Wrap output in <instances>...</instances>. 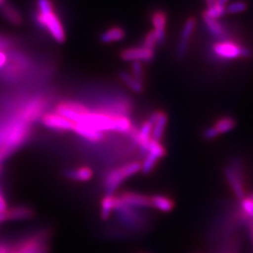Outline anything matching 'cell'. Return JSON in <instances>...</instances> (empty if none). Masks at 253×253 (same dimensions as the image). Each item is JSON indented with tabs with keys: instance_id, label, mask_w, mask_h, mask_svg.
Here are the masks:
<instances>
[{
	"instance_id": "1",
	"label": "cell",
	"mask_w": 253,
	"mask_h": 253,
	"mask_svg": "<svg viewBox=\"0 0 253 253\" xmlns=\"http://www.w3.org/2000/svg\"><path fill=\"white\" fill-rule=\"evenodd\" d=\"M31 134V125L13 117L0 124V149L10 155L26 143Z\"/></svg>"
},
{
	"instance_id": "2",
	"label": "cell",
	"mask_w": 253,
	"mask_h": 253,
	"mask_svg": "<svg viewBox=\"0 0 253 253\" xmlns=\"http://www.w3.org/2000/svg\"><path fill=\"white\" fill-rule=\"evenodd\" d=\"M139 172H141V163L139 162L126 163L117 169L109 171L103 179L105 193L115 194V191L124 181Z\"/></svg>"
},
{
	"instance_id": "3",
	"label": "cell",
	"mask_w": 253,
	"mask_h": 253,
	"mask_svg": "<svg viewBox=\"0 0 253 253\" xmlns=\"http://www.w3.org/2000/svg\"><path fill=\"white\" fill-rule=\"evenodd\" d=\"M75 123H80L100 131H115V115L104 112H87L81 115Z\"/></svg>"
},
{
	"instance_id": "4",
	"label": "cell",
	"mask_w": 253,
	"mask_h": 253,
	"mask_svg": "<svg viewBox=\"0 0 253 253\" xmlns=\"http://www.w3.org/2000/svg\"><path fill=\"white\" fill-rule=\"evenodd\" d=\"M224 175L229 184L230 189L233 191L235 198L239 201L244 199L246 196L245 190L244 175L242 163L238 159H233L231 164L224 169Z\"/></svg>"
},
{
	"instance_id": "5",
	"label": "cell",
	"mask_w": 253,
	"mask_h": 253,
	"mask_svg": "<svg viewBox=\"0 0 253 253\" xmlns=\"http://www.w3.org/2000/svg\"><path fill=\"white\" fill-rule=\"evenodd\" d=\"M212 51L221 60H233L251 56V51L245 46L230 40L218 41L212 46Z\"/></svg>"
},
{
	"instance_id": "6",
	"label": "cell",
	"mask_w": 253,
	"mask_h": 253,
	"mask_svg": "<svg viewBox=\"0 0 253 253\" xmlns=\"http://www.w3.org/2000/svg\"><path fill=\"white\" fill-rule=\"evenodd\" d=\"M47 100L42 97H35L27 101L21 108L17 110L15 118L31 125L33 122L41 119L45 114Z\"/></svg>"
},
{
	"instance_id": "7",
	"label": "cell",
	"mask_w": 253,
	"mask_h": 253,
	"mask_svg": "<svg viewBox=\"0 0 253 253\" xmlns=\"http://www.w3.org/2000/svg\"><path fill=\"white\" fill-rule=\"evenodd\" d=\"M36 20L40 26L44 27L50 32L51 36L53 37L57 42L63 43L66 41V34L63 26L57 15L54 13V10L46 13L38 12Z\"/></svg>"
},
{
	"instance_id": "8",
	"label": "cell",
	"mask_w": 253,
	"mask_h": 253,
	"mask_svg": "<svg viewBox=\"0 0 253 253\" xmlns=\"http://www.w3.org/2000/svg\"><path fill=\"white\" fill-rule=\"evenodd\" d=\"M89 111H90V109L88 108L86 105L80 103V102H73V101L59 102L54 108L55 113L73 121L74 123L77 121V119L81 115L85 114Z\"/></svg>"
},
{
	"instance_id": "9",
	"label": "cell",
	"mask_w": 253,
	"mask_h": 253,
	"mask_svg": "<svg viewBox=\"0 0 253 253\" xmlns=\"http://www.w3.org/2000/svg\"><path fill=\"white\" fill-rule=\"evenodd\" d=\"M41 122L47 128L57 131H73L75 124L73 121L64 118L55 112L43 114L41 118Z\"/></svg>"
},
{
	"instance_id": "10",
	"label": "cell",
	"mask_w": 253,
	"mask_h": 253,
	"mask_svg": "<svg viewBox=\"0 0 253 253\" xmlns=\"http://www.w3.org/2000/svg\"><path fill=\"white\" fill-rule=\"evenodd\" d=\"M155 51L147 49L144 46L127 48L123 50L119 56L124 61H132V62H150L154 58Z\"/></svg>"
},
{
	"instance_id": "11",
	"label": "cell",
	"mask_w": 253,
	"mask_h": 253,
	"mask_svg": "<svg viewBox=\"0 0 253 253\" xmlns=\"http://www.w3.org/2000/svg\"><path fill=\"white\" fill-rule=\"evenodd\" d=\"M196 27V19L194 17H190L186 21L184 24V27L181 32V38L178 46H177V51H176V55L178 58H183L189 48V42H190V37L192 35L194 29Z\"/></svg>"
},
{
	"instance_id": "12",
	"label": "cell",
	"mask_w": 253,
	"mask_h": 253,
	"mask_svg": "<svg viewBox=\"0 0 253 253\" xmlns=\"http://www.w3.org/2000/svg\"><path fill=\"white\" fill-rule=\"evenodd\" d=\"M120 200L130 208H150V196L137 193L133 191H124L118 194Z\"/></svg>"
},
{
	"instance_id": "13",
	"label": "cell",
	"mask_w": 253,
	"mask_h": 253,
	"mask_svg": "<svg viewBox=\"0 0 253 253\" xmlns=\"http://www.w3.org/2000/svg\"><path fill=\"white\" fill-rule=\"evenodd\" d=\"M149 119L153 123L151 137L154 140L161 142L168 123V116L163 111H155L149 117Z\"/></svg>"
},
{
	"instance_id": "14",
	"label": "cell",
	"mask_w": 253,
	"mask_h": 253,
	"mask_svg": "<svg viewBox=\"0 0 253 253\" xmlns=\"http://www.w3.org/2000/svg\"><path fill=\"white\" fill-rule=\"evenodd\" d=\"M151 22L154 27V34L156 37L157 44H163L165 41V26L167 22L166 13L162 10L155 11L151 16Z\"/></svg>"
},
{
	"instance_id": "15",
	"label": "cell",
	"mask_w": 253,
	"mask_h": 253,
	"mask_svg": "<svg viewBox=\"0 0 253 253\" xmlns=\"http://www.w3.org/2000/svg\"><path fill=\"white\" fill-rule=\"evenodd\" d=\"M202 18L207 27V29L212 36L215 37L216 39H218L219 41L226 40L227 36H228L226 28L218 20L210 18L204 12L202 14Z\"/></svg>"
},
{
	"instance_id": "16",
	"label": "cell",
	"mask_w": 253,
	"mask_h": 253,
	"mask_svg": "<svg viewBox=\"0 0 253 253\" xmlns=\"http://www.w3.org/2000/svg\"><path fill=\"white\" fill-rule=\"evenodd\" d=\"M77 135L80 136L82 138L89 141L91 143H99L102 141L104 138V135L102 132L98 131L90 126L80 124V123H75L73 130Z\"/></svg>"
},
{
	"instance_id": "17",
	"label": "cell",
	"mask_w": 253,
	"mask_h": 253,
	"mask_svg": "<svg viewBox=\"0 0 253 253\" xmlns=\"http://www.w3.org/2000/svg\"><path fill=\"white\" fill-rule=\"evenodd\" d=\"M174 207V201L168 196L161 194L150 196V208L157 209L163 213H169L173 210Z\"/></svg>"
},
{
	"instance_id": "18",
	"label": "cell",
	"mask_w": 253,
	"mask_h": 253,
	"mask_svg": "<svg viewBox=\"0 0 253 253\" xmlns=\"http://www.w3.org/2000/svg\"><path fill=\"white\" fill-rule=\"evenodd\" d=\"M35 212L32 208L19 206L14 208H9L6 211L7 220H27L34 217Z\"/></svg>"
},
{
	"instance_id": "19",
	"label": "cell",
	"mask_w": 253,
	"mask_h": 253,
	"mask_svg": "<svg viewBox=\"0 0 253 253\" xmlns=\"http://www.w3.org/2000/svg\"><path fill=\"white\" fill-rule=\"evenodd\" d=\"M94 172L89 166H80L65 172V176L69 179L78 182H86L93 178Z\"/></svg>"
},
{
	"instance_id": "20",
	"label": "cell",
	"mask_w": 253,
	"mask_h": 253,
	"mask_svg": "<svg viewBox=\"0 0 253 253\" xmlns=\"http://www.w3.org/2000/svg\"><path fill=\"white\" fill-rule=\"evenodd\" d=\"M115 194H107L102 197L100 201V218L102 220H108L112 213L115 211Z\"/></svg>"
},
{
	"instance_id": "21",
	"label": "cell",
	"mask_w": 253,
	"mask_h": 253,
	"mask_svg": "<svg viewBox=\"0 0 253 253\" xmlns=\"http://www.w3.org/2000/svg\"><path fill=\"white\" fill-rule=\"evenodd\" d=\"M126 37V32L121 27H113L107 31L103 32L100 37V41L102 43H112L118 42L124 40Z\"/></svg>"
},
{
	"instance_id": "22",
	"label": "cell",
	"mask_w": 253,
	"mask_h": 253,
	"mask_svg": "<svg viewBox=\"0 0 253 253\" xmlns=\"http://www.w3.org/2000/svg\"><path fill=\"white\" fill-rule=\"evenodd\" d=\"M236 126V120L233 117H221V118H217L215 122L214 127L216 128L218 134H224L231 130H233Z\"/></svg>"
},
{
	"instance_id": "23",
	"label": "cell",
	"mask_w": 253,
	"mask_h": 253,
	"mask_svg": "<svg viewBox=\"0 0 253 253\" xmlns=\"http://www.w3.org/2000/svg\"><path fill=\"white\" fill-rule=\"evenodd\" d=\"M0 11L3 15V17L7 19L10 24L14 26H20L23 23V19L21 14L19 13L16 9H14L12 6L8 5L7 3L4 4L2 7H0Z\"/></svg>"
},
{
	"instance_id": "24",
	"label": "cell",
	"mask_w": 253,
	"mask_h": 253,
	"mask_svg": "<svg viewBox=\"0 0 253 253\" xmlns=\"http://www.w3.org/2000/svg\"><path fill=\"white\" fill-rule=\"evenodd\" d=\"M119 78L123 82L126 86L134 93H142L144 91V84L143 83L138 81L131 74L126 73V72H120L119 73Z\"/></svg>"
},
{
	"instance_id": "25",
	"label": "cell",
	"mask_w": 253,
	"mask_h": 253,
	"mask_svg": "<svg viewBox=\"0 0 253 253\" xmlns=\"http://www.w3.org/2000/svg\"><path fill=\"white\" fill-rule=\"evenodd\" d=\"M146 153L152 154L155 157H157L158 159L161 160L162 158L166 156L167 150H166V148L164 147V145L161 142L156 141L154 139H151V141H150V143L148 145V147H147Z\"/></svg>"
},
{
	"instance_id": "26",
	"label": "cell",
	"mask_w": 253,
	"mask_h": 253,
	"mask_svg": "<svg viewBox=\"0 0 253 253\" xmlns=\"http://www.w3.org/2000/svg\"><path fill=\"white\" fill-rule=\"evenodd\" d=\"M159 161H160V159H158L152 154H145V160L143 163H141V172L145 174L150 173L155 169Z\"/></svg>"
},
{
	"instance_id": "27",
	"label": "cell",
	"mask_w": 253,
	"mask_h": 253,
	"mask_svg": "<svg viewBox=\"0 0 253 253\" xmlns=\"http://www.w3.org/2000/svg\"><path fill=\"white\" fill-rule=\"evenodd\" d=\"M204 13L206 15H208V17L213 19H217L218 20L221 17H223L227 13L226 7L225 6H220L218 4H215L211 7H208V9L204 11Z\"/></svg>"
},
{
	"instance_id": "28",
	"label": "cell",
	"mask_w": 253,
	"mask_h": 253,
	"mask_svg": "<svg viewBox=\"0 0 253 253\" xmlns=\"http://www.w3.org/2000/svg\"><path fill=\"white\" fill-rule=\"evenodd\" d=\"M247 9H248V4L247 2L242 0L231 2L226 6L227 13H230V14L241 13V12H244Z\"/></svg>"
},
{
	"instance_id": "29",
	"label": "cell",
	"mask_w": 253,
	"mask_h": 253,
	"mask_svg": "<svg viewBox=\"0 0 253 253\" xmlns=\"http://www.w3.org/2000/svg\"><path fill=\"white\" fill-rule=\"evenodd\" d=\"M240 207H241V213L245 217L249 218L253 222V201L249 197H246L240 201Z\"/></svg>"
},
{
	"instance_id": "30",
	"label": "cell",
	"mask_w": 253,
	"mask_h": 253,
	"mask_svg": "<svg viewBox=\"0 0 253 253\" xmlns=\"http://www.w3.org/2000/svg\"><path fill=\"white\" fill-rule=\"evenodd\" d=\"M131 71H132V76L137 79L138 81L143 83L144 82V68L141 62H132L131 65Z\"/></svg>"
},
{
	"instance_id": "31",
	"label": "cell",
	"mask_w": 253,
	"mask_h": 253,
	"mask_svg": "<svg viewBox=\"0 0 253 253\" xmlns=\"http://www.w3.org/2000/svg\"><path fill=\"white\" fill-rule=\"evenodd\" d=\"M38 5V12L40 13H46L53 11V5L50 0H37Z\"/></svg>"
},
{
	"instance_id": "32",
	"label": "cell",
	"mask_w": 253,
	"mask_h": 253,
	"mask_svg": "<svg viewBox=\"0 0 253 253\" xmlns=\"http://www.w3.org/2000/svg\"><path fill=\"white\" fill-rule=\"evenodd\" d=\"M156 45H157L156 37H155L153 31H150V32L145 36L143 46L145 47V48H147V49H150V50H154V51H155V47H156Z\"/></svg>"
},
{
	"instance_id": "33",
	"label": "cell",
	"mask_w": 253,
	"mask_h": 253,
	"mask_svg": "<svg viewBox=\"0 0 253 253\" xmlns=\"http://www.w3.org/2000/svg\"><path fill=\"white\" fill-rule=\"evenodd\" d=\"M219 136L218 132L216 130V128L213 126H208L207 127L204 132H203V137L205 140H208V141H212L214 139H216Z\"/></svg>"
},
{
	"instance_id": "34",
	"label": "cell",
	"mask_w": 253,
	"mask_h": 253,
	"mask_svg": "<svg viewBox=\"0 0 253 253\" xmlns=\"http://www.w3.org/2000/svg\"><path fill=\"white\" fill-rule=\"evenodd\" d=\"M8 209H9V208H8L7 201L5 199L2 191L0 190V212L1 213H5Z\"/></svg>"
},
{
	"instance_id": "35",
	"label": "cell",
	"mask_w": 253,
	"mask_h": 253,
	"mask_svg": "<svg viewBox=\"0 0 253 253\" xmlns=\"http://www.w3.org/2000/svg\"><path fill=\"white\" fill-rule=\"evenodd\" d=\"M7 61H8L7 54L3 51H0V70L6 66Z\"/></svg>"
},
{
	"instance_id": "36",
	"label": "cell",
	"mask_w": 253,
	"mask_h": 253,
	"mask_svg": "<svg viewBox=\"0 0 253 253\" xmlns=\"http://www.w3.org/2000/svg\"><path fill=\"white\" fill-rule=\"evenodd\" d=\"M10 245L5 242H0V253H9Z\"/></svg>"
},
{
	"instance_id": "37",
	"label": "cell",
	"mask_w": 253,
	"mask_h": 253,
	"mask_svg": "<svg viewBox=\"0 0 253 253\" xmlns=\"http://www.w3.org/2000/svg\"><path fill=\"white\" fill-rule=\"evenodd\" d=\"M9 156V154L7 153L6 151L0 149V172H1V163L5 159H7Z\"/></svg>"
},
{
	"instance_id": "38",
	"label": "cell",
	"mask_w": 253,
	"mask_h": 253,
	"mask_svg": "<svg viewBox=\"0 0 253 253\" xmlns=\"http://www.w3.org/2000/svg\"><path fill=\"white\" fill-rule=\"evenodd\" d=\"M4 221H7L6 212H5V213H1V212H0V222H4Z\"/></svg>"
},
{
	"instance_id": "39",
	"label": "cell",
	"mask_w": 253,
	"mask_h": 253,
	"mask_svg": "<svg viewBox=\"0 0 253 253\" xmlns=\"http://www.w3.org/2000/svg\"><path fill=\"white\" fill-rule=\"evenodd\" d=\"M229 0H217V4L220 5V6H225L226 7V4H228Z\"/></svg>"
},
{
	"instance_id": "40",
	"label": "cell",
	"mask_w": 253,
	"mask_h": 253,
	"mask_svg": "<svg viewBox=\"0 0 253 253\" xmlns=\"http://www.w3.org/2000/svg\"><path fill=\"white\" fill-rule=\"evenodd\" d=\"M205 1H206V3H207L208 7H211V6L215 5L216 2H217V0H205Z\"/></svg>"
},
{
	"instance_id": "41",
	"label": "cell",
	"mask_w": 253,
	"mask_h": 253,
	"mask_svg": "<svg viewBox=\"0 0 253 253\" xmlns=\"http://www.w3.org/2000/svg\"><path fill=\"white\" fill-rule=\"evenodd\" d=\"M4 4H6V0H0V7H2Z\"/></svg>"
},
{
	"instance_id": "42",
	"label": "cell",
	"mask_w": 253,
	"mask_h": 253,
	"mask_svg": "<svg viewBox=\"0 0 253 253\" xmlns=\"http://www.w3.org/2000/svg\"><path fill=\"white\" fill-rule=\"evenodd\" d=\"M249 198H250V199L253 200V193H251V194H250V196H249Z\"/></svg>"
},
{
	"instance_id": "43",
	"label": "cell",
	"mask_w": 253,
	"mask_h": 253,
	"mask_svg": "<svg viewBox=\"0 0 253 253\" xmlns=\"http://www.w3.org/2000/svg\"><path fill=\"white\" fill-rule=\"evenodd\" d=\"M252 228H253V229H252V234H253V226L252 227Z\"/></svg>"
}]
</instances>
